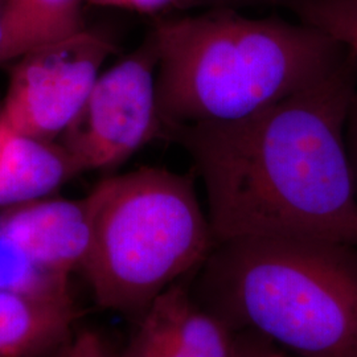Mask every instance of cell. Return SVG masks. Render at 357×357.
I'll use <instances>...</instances> for the list:
<instances>
[{"label": "cell", "instance_id": "10", "mask_svg": "<svg viewBox=\"0 0 357 357\" xmlns=\"http://www.w3.org/2000/svg\"><path fill=\"white\" fill-rule=\"evenodd\" d=\"M81 0H4L0 64L82 31Z\"/></svg>", "mask_w": 357, "mask_h": 357}, {"label": "cell", "instance_id": "17", "mask_svg": "<svg viewBox=\"0 0 357 357\" xmlns=\"http://www.w3.org/2000/svg\"><path fill=\"white\" fill-rule=\"evenodd\" d=\"M90 3L97 6H106V7H125L128 6V0H89Z\"/></svg>", "mask_w": 357, "mask_h": 357}, {"label": "cell", "instance_id": "6", "mask_svg": "<svg viewBox=\"0 0 357 357\" xmlns=\"http://www.w3.org/2000/svg\"><path fill=\"white\" fill-rule=\"evenodd\" d=\"M114 44L82 29L20 56L0 107L13 134L53 141L84 109Z\"/></svg>", "mask_w": 357, "mask_h": 357}, {"label": "cell", "instance_id": "9", "mask_svg": "<svg viewBox=\"0 0 357 357\" xmlns=\"http://www.w3.org/2000/svg\"><path fill=\"white\" fill-rule=\"evenodd\" d=\"M78 174L61 143L11 132L0 156V211L48 199Z\"/></svg>", "mask_w": 357, "mask_h": 357}, {"label": "cell", "instance_id": "16", "mask_svg": "<svg viewBox=\"0 0 357 357\" xmlns=\"http://www.w3.org/2000/svg\"><path fill=\"white\" fill-rule=\"evenodd\" d=\"M175 0H128L126 8H131L139 13H158L172 4Z\"/></svg>", "mask_w": 357, "mask_h": 357}, {"label": "cell", "instance_id": "12", "mask_svg": "<svg viewBox=\"0 0 357 357\" xmlns=\"http://www.w3.org/2000/svg\"><path fill=\"white\" fill-rule=\"evenodd\" d=\"M357 51V0H268Z\"/></svg>", "mask_w": 357, "mask_h": 357}, {"label": "cell", "instance_id": "8", "mask_svg": "<svg viewBox=\"0 0 357 357\" xmlns=\"http://www.w3.org/2000/svg\"><path fill=\"white\" fill-rule=\"evenodd\" d=\"M77 318L70 294L0 289V357H64Z\"/></svg>", "mask_w": 357, "mask_h": 357}, {"label": "cell", "instance_id": "19", "mask_svg": "<svg viewBox=\"0 0 357 357\" xmlns=\"http://www.w3.org/2000/svg\"><path fill=\"white\" fill-rule=\"evenodd\" d=\"M3 7H4V0H0V48L3 43Z\"/></svg>", "mask_w": 357, "mask_h": 357}, {"label": "cell", "instance_id": "4", "mask_svg": "<svg viewBox=\"0 0 357 357\" xmlns=\"http://www.w3.org/2000/svg\"><path fill=\"white\" fill-rule=\"evenodd\" d=\"M85 199L91 236L79 271L106 310L139 319L217 245L190 175L144 167L105 178Z\"/></svg>", "mask_w": 357, "mask_h": 357}, {"label": "cell", "instance_id": "14", "mask_svg": "<svg viewBox=\"0 0 357 357\" xmlns=\"http://www.w3.org/2000/svg\"><path fill=\"white\" fill-rule=\"evenodd\" d=\"M64 357H121L94 332H84L76 336Z\"/></svg>", "mask_w": 357, "mask_h": 357}, {"label": "cell", "instance_id": "2", "mask_svg": "<svg viewBox=\"0 0 357 357\" xmlns=\"http://www.w3.org/2000/svg\"><path fill=\"white\" fill-rule=\"evenodd\" d=\"M156 103L171 125L236 121L328 75L348 47L305 23L231 8L156 22Z\"/></svg>", "mask_w": 357, "mask_h": 357}, {"label": "cell", "instance_id": "1", "mask_svg": "<svg viewBox=\"0 0 357 357\" xmlns=\"http://www.w3.org/2000/svg\"><path fill=\"white\" fill-rule=\"evenodd\" d=\"M356 90L357 51L348 48L328 75L255 114L165 128L204 183L216 243L284 237L357 246L345 149Z\"/></svg>", "mask_w": 357, "mask_h": 357}, {"label": "cell", "instance_id": "15", "mask_svg": "<svg viewBox=\"0 0 357 357\" xmlns=\"http://www.w3.org/2000/svg\"><path fill=\"white\" fill-rule=\"evenodd\" d=\"M345 149L357 200V90L351 102L345 122Z\"/></svg>", "mask_w": 357, "mask_h": 357}, {"label": "cell", "instance_id": "11", "mask_svg": "<svg viewBox=\"0 0 357 357\" xmlns=\"http://www.w3.org/2000/svg\"><path fill=\"white\" fill-rule=\"evenodd\" d=\"M0 289L69 294V282L61 281L41 268L0 220Z\"/></svg>", "mask_w": 357, "mask_h": 357}, {"label": "cell", "instance_id": "5", "mask_svg": "<svg viewBox=\"0 0 357 357\" xmlns=\"http://www.w3.org/2000/svg\"><path fill=\"white\" fill-rule=\"evenodd\" d=\"M158 53L151 35L98 77L63 146L78 172L109 169L155 138L165 137L156 103Z\"/></svg>", "mask_w": 357, "mask_h": 357}, {"label": "cell", "instance_id": "18", "mask_svg": "<svg viewBox=\"0 0 357 357\" xmlns=\"http://www.w3.org/2000/svg\"><path fill=\"white\" fill-rule=\"evenodd\" d=\"M10 134H11V131H10L8 128H6V126L0 122V156H1L3 149H4V144H6L7 138L10 137Z\"/></svg>", "mask_w": 357, "mask_h": 357}, {"label": "cell", "instance_id": "13", "mask_svg": "<svg viewBox=\"0 0 357 357\" xmlns=\"http://www.w3.org/2000/svg\"><path fill=\"white\" fill-rule=\"evenodd\" d=\"M234 357H296L255 332H234Z\"/></svg>", "mask_w": 357, "mask_h": 357}, {"label": "cell", "instance_id": "3", "mask_svg": "<svg viewBox=\"0 0 357 357\" xmlns=\"http://www.w3.org/2000/svg\"><path fill=\"white\" fill-rule=\"evenodd\" d=\"M195 299L233 332L296 357H357V246L308 238L217 243Z\"/></svg>", "mask_w": 357, "mask_h": 357}, {"label": "cell", "instance_id": "7", "mask_svg": "<svg viewBox=\"0 0 357 357\" xmlns=\"http://www.w3.org/2000/svg\"><path fill=\"white\" fill-rule=\"evenodd\" d=\"M121 357H234V332L176 282L143 312Z\"/></svg>", "mask_w": 357, "mask_h": 357}]
</instances>
